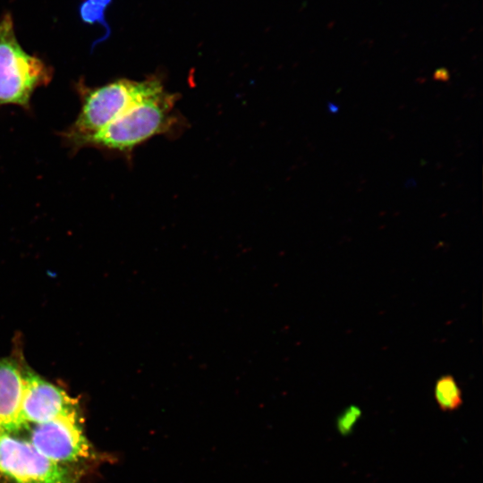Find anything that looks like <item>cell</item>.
Returning <instances> with one entry per match:
<instances>
[{"label":"cell","mask_w":483,"mask_h":483,"mask_svg":"<svg viewBox=\"0 0 483 483\" xmlns=\"http://www.w3.org/2000/svg\"><path fill=\"white\" fill-rule=\"evenodd\" d=\"M164 90L161 81L152 78L142 81L121 79L104 86L80 87L81 109L75 122L64 133L74 148L120 116L143 98Z\"/></svg>","instance_id":"cell-1"},{"label":"cell","mask_w":483,"mask_h":483,"mask_svg":"<svg viewBox=\"0 0 483 483\" xmlns=\"http://www.w3.org/2000/svg\"><path fill=\"white\" fill-rule=\"evenodd\" d=\"M53 70L40 58L26 53L15 37L10 13L0 21V106H30L34 90L47 86Z\"/></svg>","instance_id":"cell-2"},{"label":"cell","mask_w":483,"mask_h":483,"mask_svg":"<svg viewBox=\"0 0 483 483\" xmlns=\"http://www.w3.org/2000/svg\"><path fill=\"white\" fill-rule=\"evenodd\" d=\"M174 103V96L165 89L148 96L86 139L81 147L130 150L164 130Z\"/></svg>","instance_id":"cell-3"},{"label":"cell","mask_w":483,"mask_h":483,"mask_svg":"<svg viewBox=\"0 0 483 483\" xmlns=\"http://www.w3.org/2000/svg\"><path fill=\"white\" fill-rule=\"evenodd\" d=\"M14 434L24 437L39 453L61 465L80 469V464L97 457L84 433L80 411L45 423L23 425Z\"/></svg>","instance_id":"cell-4"},{"label":"cell","mask_w":483,"mask_h":483,"mask_svg":"<svg viewBox=\"0 0 483 483\" xmlns=\"http://www.w3.org/2000/svg\"><path fill=\"white\" fill-rule=\"evenodd\" d=\"M81 471L39 453L24 437L0 432V483H81Z\"/></svg>","instance_id":"cell-5"},{"label":"cell","mask_w":483,"mask_h":483,"mask_svg":"<svg viewBox=\"0 0 483 483\" xmlns=\"http://www.w3.org/2000/svg\"><path fill=\"white\" fill-rule=\"evenodd\" d=\"M78 411L75 399L27 366L21 410V427L45 423Z\"/></svg>","instance_id":"cell-6"},{"label":"cell","mask_w":483,"mask_h":483,"mask_svg":"<svg viewBox=\"0 0 483 483\" xmlns=\"http://www.w3.org/2000/svg\"><path fill=\"white\" fill-rule=\"evenodd\" d=\"M0 358V432L17 433L21 428V410L27 364L20 346Z\"/></svg>","instance_id":"cell-7"},{"label":"cell","mask_w":483,"mask_h":483,"mask_svg":"<svg viewBox=\"0 0 483 483\" xmlns=\"http://www.w3.org/2000/svg\"><path fill=\"white\" fill-rule=\"evenodd\" d=\"M435 400L443 411H453L462 404V394L454 377L451 375L440 377L434 387Z\"/></svg>","instance_id":"cell-8"},{"label":"cell","mask_w":483,"mask_h":483,"mask_svg":"<svg viewBox=\"0 0 483 483\" xmlns=\"http://www.w3.org/2000/svg\"><path fill=\"white\" fill-rule=\"evenodd\" d=\"M112 0H85L80 6V14L81 19L93 24L100 23L106 29V34L109 35V27L105 21V10Z\"/></svg>","instance_id":"cell-9"},{"label":"cell","mask_w":483,"mask_h":483,"mask_svg":"<svg viewBox=\"0 0 483 483\" xmlns=\"http://www.w3.org/2000/svg\"><path fill=\"white\" fill-rule=\"evenodd\" d=\"M361 415L360 410L354 405L348 407L337 419L336 427L340 434L348 435Z\"/></svg>","instance_id":"cell-10"},{"label":"cell","mask_w":483,"mask_h":483,"mask_svg":"<svg viewBox=\"0 0 483 483\" xmlns=\"http://www.w3.org/2000/svg\"><path fill=\"white\" fill-rule=\"evenodd\" d=\"M434 79L439 80H447L449 79L448 72L445 69H439L435 72Z\"/></svg>","instance_id":"cell-11"}]
</instances>
